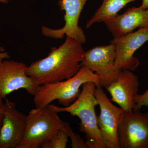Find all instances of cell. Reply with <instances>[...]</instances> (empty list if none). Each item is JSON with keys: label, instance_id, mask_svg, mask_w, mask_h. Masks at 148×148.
I'll return each mask as SVG.
<instances>
[{"label": "cell", "instance_id": "cell-1", "mask_svg": "<svg viewBox=\"0 0 148 148\" xmlns=\"http://www.w3.org/2000/svg\"><path fill=\"white\" fill-rule=\"evenodd\" d=\"M84 52L82 43L66 36L64 43L28 67L26 74L39 86L69 79L79 71Z\"/></svg>", "mask_w": 148, "mask_h": 148}, {"label": "cell", "instance_id": "cell-2", "mask_svg": "<svg viewBox=\"0 0 148 148\" xmlns=\"http://www.w3.org/2000/svg\"><path fill=\"white\" fill-rule=\"evenodd\" d=\"M77 98L70 106L59 107L53 104L48 107L58 113L66 112L80 120L79 124L81 132L84 133L89 148H106L101 138L98 125L95 106L98 101L94 95L96 86L94 83L87 82L82 85Z\"/></svg>", "mask_w": 148, "mask_h": 148}, {"label": "cell", "instance_id": "cell-3", "mask_svg": "<svg viewBox=\"0 0 148 148\" xmlns=\"http://www.w3.org/2000/svg\"><path fill=\"white\" fill-rule=\"evenodd\" d=\"M87 82L100 86L98 76L87 67L82 66L75 75L65 80L40 86L33 99L36 108H45L57 100L63 107L72 104L81 92L80 88Z\"/></svg>", "mask_w": 148, "mask_h": 148}, {"label": "cell", "instance_id": "cell-4", "mask_svg": "<svg viewBox=\"0 0 148 148\" xmlns=\"http://www.w3.org/2000/svg\"><path fill=\"white\" fill-rule=\"evenodd\" d=\"M58 114L47 106L32 109L27 115L26 129L18 148H42L48 143L64 124Z\"/></svg>", "mask_w": 148, "mask_h": 148}, {"label": "cell", "instance_id": "cell-5", "mask_svg": "<svg viewBox=\"0 0 148 148\" xmlns=\"http://www.w3.org/2000/svg\"><path fill=\"white\" fill-rule=\"evenodd\" d=\"M94 95L100 106L97 122L105 147L119 148L118 130L125 111L112 103L102 86H96Z\"/></svg>", "mask_w": 148, "mask_h": 148}, {"label": "cell", "instance_id": "cell-6", "mask_svg": "<svg viewBox=\"0 0 148 148\" xmlns=\"http://www.w3.org/2000/svg\"><path fill=\"white\" fill-rule=\"evenodd\" d=\"M116 49L113 44L95 47L85 51L81 66H84L98 76L100 86L106 88L114 81L121 70L115 64Z\"/></svg>", "mask_w": 148, "mask_h": 148}, {"label": "cell", "instance_id": "cell-7", "mask_svg": "<svg viewBox=\"0 0 148 148\" xmlns=\"http://www.w3.org/2000/svg\"><path fill=\"white\" fill-rule=\"evenodd\" d=\"M118 136L119 148H148V112L125 111Z\"/></svg>", "mask_w": 148, "mask_h": 148}, {"label": "cell", "instance_id": "cell-8", "mask_svg": "<svg viewBox=\"0 0 148 148\" xmlns=\"http://www.w3.org/2000/svg\"><path fill=\"white\" fill-rule=\"evenodd\" d=\"M28 66L22 62L3 60L0 62V99L20 89H24L34 95L40 86L26 71Z\"/></svg>", "mask_w": 148, "mask_h": 148}, {"label": "cell", "instance_id": "cell-9", "mask_svg": "<svg viewBox=\"0 0 148 148\" xmlns=\"http://www.w3.org/2000/svg\"><path fill=\"white\" fill-rule=\"evenodd\" d=\"M88 0H59L58 5L61 10L65 12V25L59 29H53L42 26V33L44 36L52 38L62 39L68 36L82 44L86 41L83 30L78 25L80 15Z\"/></svg>", "mask_w": 148, "mask_h": 148}, {"label": "cell", "instance_id": "cell-10", "mask_svg": "<svg viewBox=\"0 0 148 148\" xmlns=\"http://www.w3.org/2000/svg\"><path fill=\"white\" fill-rule=\"evenodd\" d=\"M148 41V28H140L117 39L111 40L116 49L115 64L121 70L135 71L140 61L134 56L140 48Z\"/></svg>", "mask_w": 148, "mask_h": 148}, {"label": "cell", "instance_id": "cell-11", "mask_svg": "<svg viewBox=\"0 0 148 148\" xmlns=\"http://www.w3.org/2000/svg\"><path fill=\"white\" fill-rule=\"evenodd\" d=\"M27 115L19 112L13 102L4 103L3 118L0 129V148H18L24 137Z\"/></svg>", "mask_w": 148, "mask_h": 148}, {"label": "cell", "instance_id": "cell-12", "mask_svg": "<svg viewBox=\"0 0 148 148\" xmlns=\"http://www.w3.org/2000/svg\"><path fill=\"white\" fill-rule=\"evenodd\" d=\"M138 77L128 70H121L116 79L106 89L111 96V101L116 103L125 112L135 109L134 99L138 94Z\"/></svg>", "mask_w": 148, "mask_h": 148}, {"label": "cell", "instance_id": "cell-13", "mask_svg": "<svg viewBox=\"0 0 148 148\" xmlns=\"http://www.w3.org/2000/svg\"><path fill=\"white\" fill-rule=\"evenodd\" d=\"M104 22L113 39H117L136 28H148V8H130L124 13L117 14Z\"/></svg>", "mask_w": 148, "mask_h": 148}, {"label": "cell", "instance_id": "cell-14", "mask_svg": "<svg viewBox=\"0 0 148 148\" xmlns=\"http://www.w3.org/2000/svg\"><path fill=\"white\" fill-rule=\"evenodd\" d=\"M137 0H103L99 8L88 21L86 28H90L94 23L104 22L118 14V12L127 4Z\"/></svg>", "mask_w": 148, "mask_h": 148}, {"label": "cell", "instance_id": "cell-15", "mask_svg": "<svg viewBox=\"0 0 148 148\" xmlns=\"http://www.w3.org/2000/svg\"><path fill=\"white\" fill-rule=\"evenodd\" d=\"M61 129L67 133L71 141V147L72 148H89L86 141H84L79 135L74 132L70 124L64 122Z\"/></svg>", "mask_w": 148, "mask_h": 148}, {"label": "cell", "instance_id": "cell-16", "mask_svg": "<svg viewBox=\"0 0 148 148\" xmlns=\"http://www.w3.org/2000/svg\"><path fill=\"white\" fill-rule=\"evenodd\" d=\"M69 136L62 129L58 130L48 143L42 148H66L68 141Z\"/></svg>", "mask_w": 148, "mask_h": 148}, {"label": "cell", "instance_id": "cell-17", "mask_svg": "<svg viewBox=\"0 0 148 148\" xmlns=\"http://www.w3.org/2000/svg\"><path fill=\"white\" fill-rule=\"evenodd\" d=\"M135 107L134 110H140L143 107L148 108V89L142 94H138L134 99Z\"/></svg>", "mask_w": 148, "mask_h": 148}, {"label": "cell", "instance_id": "cell-18", "mask_svg": "<svg viewBox=\"0 0 148 148\" xmlns=\"http://www.w3.org/2000/svg\"><path fill=\"white\" fill-rule=\"evenodd\" d=\"M10 55L8 52L5 51V49L2 47H0V62L5 59L10 58Z\"/></svg>", "mask_w": 148, "mask_h": 148}, {"label": "cell", "instance_id": "cell-19", "mask_svg": "<svg viewBox=\"0 0 148 148\" xmlns=\"http://www.w3.org/2000/svg\"><path fill=\"white\" fill-rule=\"evenodd\" d=\"M4 103L3 100L0 99V129L2 124L3 118Z\"/></svg>", "mask_w": 148, "mask_h": 148}, {"label": "cell", "instance_id": "cell-20", "mask_svg": "<svg viewBox=\"0 0 148 148\" xmlns=\"http://www.w3.org/2000/svg\"><path fill=\"white\" fill-rule=\"evenodd\" d=\"M140 7L145 9L148 8V0H143L142 5Z\"/></svg>", "mask_w": 148, "mask_h": 148}, {"label": "cell", "instance_id": "cell-21", "mask_svg": "<svg viewBox=\"0 0 148 148\" xmlns=\"http://www.w3.org/2000/svg\"><path fill=\"white\" fill-rule=\"evenodd\" d=\"M11 0H0V2L3 3H7Z\"/></svg>", "mask_w": 148, "mask_h": 148}]
</instances>
